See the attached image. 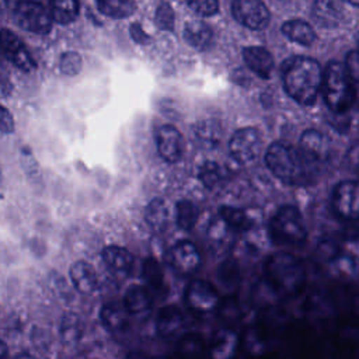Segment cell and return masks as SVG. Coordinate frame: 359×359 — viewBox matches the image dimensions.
<instances>
[{
  "label": "cell",
  "instance_id": "1",
  "mask_svg": "<svg viewBox=\"0 0 359 359\" xmlns=\"http://www.w3.org/2000/svg\"><path fill=\"white\" fill-rule=\"evenodd\" d=\"M324 72L317 60L293 56L282 66V81L286 93L302 105H313L323 86Z\"/></svg>",
  "mask_w": 359,
  "mask_h": 359
},
{
  "label": "cell",
  "instance_id": "31",
  "mask_svg": "<svg viewBox=\"0 0 359 359\" xmlns=\"http://www.w3.org/2000/svg\"><path fill=\"white\" fill-rule=\"evenodd\" d=\"M247 352L255 358L266 355V337L264 330L261 328H250L247 330L244 338L241 339Z\"/></svg>",
  "mask_w": 359,
  "mask_h": 359
},
{
  "label": "cell",
  "instance_id": "41",
  "mask_svg": "<svg viewBox=\"0 0 359 359\" xmlns=\"http://www.w3.org/2000/svg\"><path fill=\"white\" fill-rule=\"evenodd\" d=\"M129 31H130V35H132V38L135 39V42L146 43V42L150 39V36H149V35H146V32L142 29L140 24H137V22L132 24V25H130V28H129Z\"/></svg>",
  "mask_w": 359,
  "mask_h": 359
},
{
  "label": "cell",
  "instance_id": "29",
  "mask_svg": "<svg viewBox=\"0 0 359 359\" xmlns=\"http://www.w3.org/2000/svg\"><path fill=\"white\" fill-rule=\"evenodd\" d=\"M80 4L73 0H56L50 3L52 20L59 24H69L79 15Z\"/></svg>",
  "mask_w": 359,
  "mask_h": 359
},
{
  "label": "cell",
  "instance_id": "9",
  "mask_svg": "<svg viewBox=\"0 0 359 359\" xmlns=\"http://www.w3.org/2000/svg\"><path fill=\"white\" fill-rule=\"evenodd\" d=\"M233 17L250 29H264L271 18L268 7L259 0H236L231 4Z\"/></svg>",
  "mask_w": 359,
  "mask_h": 359
},
{
  "label": "cell",
  "instance_id": "16",
  "mask_svg": "<svg viewBox=\"0 0 359 359\" xmlns=\"http://www.w3.org/2000/svg\"><path fill=\"white\" fill-rule=\"evenodd\" d=\"M240 342L241 341L234 331L219 330L208 346L210 359H234L240 348Z\"/></svg>",
  "mask_w": 359,
  "mask_h": 359
},
{
  "label": "cell",
  "instance_id": "6",
  "mask_svg": "<svg viewBox=\"0 0 359 359\" xmlns=\"http://www.w3.org/2000/svg\"><path fill=\"white\" fill-rule=\"evenodd\" d=\"M13 18L20 28L35 34H46L52 27V14L39 1L13 3Z\"/></svg>",
  "mask_w": 359,
  "mask_h": 359
},
{
  "label": "cell",
  "instance_id": "4",
  "mask_svg": "<svg viewBox=\"0 0 359 359\" xmlns=\"http://www.w3.org/2000/svg\"><path fill=\"white\" fill-rule=\"evenodd\" d=\"M321 93L325 105L334 114L348 112L358 98L345 65L339 62H330L327 65L323 76Z\"/></svg>",
  "mask_w": 359,
  "mask_h": 359
},
{
  "label": "cell",
  "instance_id": "27",
  "mask_svg": "<svg viewBox=\"0 0 359 359\" xmlns=\"http://www.w3.org/2000/svg\"><path fill=\"white\" fill-rule=\"evenodd\" d=\"M206 346L202 337L195 332L182 334L177 346L180 356L184 359H199L203 355Z\"/></svg>",
  "mask_w": 359,
  "mask_h": 359
},
{
  "label": "cell",
  "instance_id": "33",
  "mask_svg": "<svg viewBox=\"0 0 359 359\" xmlns=\"http://www.w3.org/2000/svg\"><path fill=\"white\" fill-rule=\"evenodd\" d=\"M219 215L227 226H230L236 230H245L251 224L247 213L244 210L238 209V208H234V206H220L219 208Z\"/></svg>",
  "mask_w": 359,
  "mask_h": 359
},
{
  "label": "cell",
  "instance_id": "35",
  "mask_svg": "<svg viewBox=\"0 0 359 359\" xmlns=\"http://www.w3.org/2000/svg\"><path fill=\"white\" fill-rule=\"evenodd\" d=\"M156 25L163 31H172L174 28V11L165 1H161L156 8Z\"/></svg>",
  "mask_w": 359,
  "mask_h": 359
},
{
  "label": "cell",
  "instance_id": "36",
  "mask_svg": "<svg viewBox=\"0 0 359 359\" xmlns=\"http://www.w3.org/2000/svg\"><path fill=\"white\" fill-rule=\"evenodd\" d=\"M59 66L63 74L74 76L81 69V56L77 52H65L60 56Z\"/></svg>",
  "mask_w": 359,
  "mask_h": 359
},
{
  "label": "cell",
  "instance_id": "3",
  "mask_svg": "<svg viewBox=\"0 0 359 359\" xmlns=\"http://www.w3.org/2000/svg\"><path fill=\"white\" fill-rule=\"evenodd\" d=\"M265 276L275 292L286 296L300 293L306 282L302 262L289 252L269 255L265 262Z\"/></svg>",
  "mask_w": 359,
  "mask_h": 359
},
{
  "label": "cell",
  "instance_id": "34",
  "mask_svg": "<svg viewBox=\"0 0 359 359\" xmlns=\"http://www.w3.org/2000/svg\"><path fill=\"white\" fill-rule=\"evenodd\" d=\"M198 177L208 189H212L220 180V167L215 161H205L199 168Z\"/></svg>",
  "mask_w": 359,
  "mask_h": 359
},
{
  "label": "cell",
  "instance_id": "43",
  "mask_svg": "<svg viewBox=\"0 0 359 359\" xmlns=\"http://www.w3.org/2000/svg\"><path fill=\"white\" fill-rule=\"evenodd\" d=\"M128 359H147L142 352H132L129 356H128Z\"/></svg>",
  "mask_w": 359,
  "mask_h": 359
},
{
  "label": "cell",
  "instance_id": "8",
  "mask_svg": "<svg viewBox=\"0 0 359 359\" xmlns=\"http://www.w3.org/2000/svg\"><path fill=\"white\" fill-rule=\"evenodd\" d=\"M229 150L231 157L241 164L252 161L261 150L259 132L251 126L236 130L229 142Z\"/></svg>",
  "mask_w": 359,
  "mask_h": 359
},
{
  "label": "cell",
  "instance_id": "30",
  "mask_svg": "<svg viewBox=\"0 0 359 359\" xmlns=\"http://www.w3.org/2000/svg\"><path fill=\"white\" fill-rule=\"evenodd\" d=\"M97 7L112 18H126L136 10V4L129 0H101L97 3Z\"/></svg>",
  "mask_w": 359,
  "mask_h": 359
},
{
  "label": "cell",
  "instance_id": "26",
  "mask_svg": "<svg viewBox=\"0 0 359 359\" xmlns=\"http://www.w3.org/2000/svg\"><path fill=\"white\" fill-rule=\"evenodd\" d=\"M60 337L66 344H76L84 334V323L76 313H66L60 321Z\"/></svg>",
  "mask_w": 359,
  "mask_h": 359
},
{
  "label": "cell",
  "instance_id": "13",
  "mask_svg": "<svg viewBox=\"0 0 359 359\" xmlns=\"http://www.w3.org/2000/svg\"><path fill=\"white\" fill-rule=\"evenodd\" d=\"M1 48H3L4 56L10 62H13L20 70L29 72L35 69L36 63L31 57L24 43L18 39V36L14 32L8 31L7 28L1 29Z\"/></svg>",
  "mask_w": 359,
  "mask_h": 359
},
{
  "label": "cell",
  "instance_id": "25",
  "mask_svg": "<svg viewBox=\"0 0 359 359\" xmlns=\"http://www.w3.org/2000/svg\"><path fill=\"white\" fill-rule=\"evenodd\" d=\"M342 4L335 1H316L313 6V15L323 27H337L342 21Z\"/></svg>",
  "mask_w": 359,
  "mask_h": 359
},
{
  "label": "cell",
  "instance_id": "7",
  "mask_svg": "<svg viewBox=\"0 0 359 359\" xmlns=\"http://www.w3.org/2000/svg\"><path fill=\"white\" fill-rule=\"evenodd\" d=\"M332 208L338 216L346 220L359 219V182L342 181L332 191Z\"/></svg>",
  "mask_w": 359,
  "mask_h": 359
},
{
  "label": "cell",
  "instance_id": "45",
  "mask_svg": "<svg viewBox=\"0 0 359 359\" xmlns=\"http://www.w3.org/2000/svg\"><path fill=\"white\" fill-rule=\"evenodd\" d=\"M154 359H168V358H165V356H160V358H154Z\"/></svg>",
  "mask_w": 359,
  "mask_h": 359
},
{
  "label": "cell",
  "instance_id": "15",
  "mask_svg": "<svg viewBox=\"0 0 359 359\" xmlns=\"http://www.w3.org/2000/svg\"><path fill=\"white\" fill-rule=\"evenodd\" d=\"M185 325V317L181 309L175 304L164 306L158 310L156 320V330L163 338H177L182 337L181 332Z\"/></svg>",
  "mask_w": 359,
  "mask_h": 359
},
{
  "label": "cell",
  "instance_id": "42",
  "mask_svg": "<svg viewBox=\"0 0 359 359\" xmlns=\"http://www.w3.org/2000/svg\"><path fill=\"white\" fill-rule=\"evenodd\" d=\"M11 359H35L32 355H29L28 352H21V353H18V355H15V356H13Z\"/></svg>",
  "mask_w": 359,
  "mask_h": 359
},
{
  "label": "cell",
  "instance_id": "40",
  "mask_svg": "<svg viewBox=\"0 0 359 359\" xmlns=\"http://www.w3.org/2000/svg\"><path fill=\"white\" fill-rule=\"evenodd\" d=\"M1 132L6 135V133H10L14 130V123H13V116L11 114L8 112V109L6 107L1 108Z\"/></svg>",
  "mask_w": 359,
  "mask_h": 359
},
{
  "label": "cell",
  "instance_id": "24",
  "mask_svg": "<svg viewBox=\"0 0 359 359\" xmlns=\"http://www.w3.org/2000/svg\"><path fill=\"white\" fill-rule=\"evenodd\" d=\"M102 259L112 271L119 273H128L133 265V255L119 245H107L102 250Z\"/></svg>",
  "mask_w": 359,
  "mask_h": 359
},
{
  "label": "cell",
  "instance_id": "14",
  "mask_svg": "<svg viewBox=\"0 0 359 359\" xmlns=\"http://www.w3.org/2000/svg\"><path fill=\"white\" fill-rule=\"evenodd\" d=\"M158 154L168 163H177L182 156V136L172 125H163L156 130Z\"/></svg>",
  "mask_w": 359,
  "mask_h": 359
},
{
  "label": "cell",
  "instance_id": "37",
  "mask_svg": "<svg viewBox=\"0 0 359 359\" xmlns=\"http://www.w3.org/2000/svg\"><path fill=\"white\" fill-rule=\"evenodd\" d=\"M345 69L349 74L351 81L356 90V95L359 98V50L348 52L345 57Z\"/></svg>",
  "mask_w": 359,
  "mask_h": 359
},
{
  "label": "cell",
  "instance_id": "23",
  "mask_svg": "<svg viewBox=\"0 0 359 359\" xmlns=\"http://www.w3.org/2000/svg\"><path fill=\"white\" fill-rule=\"evenodd\" d=\"M282 32L292 42L303 46H310L316 41V32L313 27L303 20L285 21L282 25Z\"/></svg>",
  "mask_w": 359,
  "mask_h": 359
},
{
  "label": "cell",
  "instance_id": "18",
  "mask_svg": "<svg viewBox=\"0 0 359 359\" xmlns=\"http://www.w3.org/2000/svg\"><path fill=\"white\" fill-rule=\"evenodd\" d=\"M184 39L189 46L198 50H206L213 43V29L206 22L194 20L185 24Z\"/></svg>",
  "mask_w": 359,
  "mask_h": 359
},
{
  "label": "cell",
  "instance_id": "19",
  "mask_svg": "<svg viewBox=\"0 0 359 359\" xmlns=\"http://www.w3.org/2000/svg\"><path fill=\"white\" fill-rule=\"evenodd\" d=\"M128 314L129 313L126 311L125 307H121L119 304H115V303H108L101 307L100 320L108 332L119 334V332H125L129 327Z\"/></svg>",
  "mask_w": 359,
  "mask_h": 359
},
{
  "label": "cell",
  "instance_id": "39",
  "mask_svg": "<svg viewBox=\"0 0 359 359\" xmlns=\"http://www.w3.org/2000/svg\"><path fill=\"white\" fill-rule=\"evenodd\" d=\"M143 275L153 285H157V283L161 282V269H160L158 264L153 259H146L144 261Z\"/></svg>",
  "mask_w": 359,
  "mask_h": 359
},
{
  "label": "cell",
  "instance_id": "28",
  "mask_svg": "<svg viewBox=\"0 0 359 359\" xmlns=\"http://www.w3.org/2000/svg\"><path fill=\"white\" fill-rule=\"evenodd\" d=\"M194 132H195V136L198 137V140L203 144H208V146H213L216 147V144L220 142L222 139V133H223V129L220 126V123L215 119H206V121H202V122H198L194 128Z\"/></svg>",
  "mask_w": 359,
  "mask_h": 359
},
{
  "label": "cell",
  "instance_id": "44",
  "mask_svg": "<svg viewBox=\"0 0 359 359\" xmlns=\"http://www.w3.org/2000/svg\"><path fill=\"white\" fill-rule=\"evenodd\" d=\"M257 359H279V358H276L275 355H264V356H259Z\"/></svg>",
  "mask_w": 359,
  "mask_h": 359
},
{
  "label": "cell",
  "instance_id": "38",
  "mask_svg": "<svg viewBox=\"0 0 359 359\" xmlns=\"http://www.w3.org/2000/svg\"><path fill=\"white\" fill-rule=\"evenodd\" d=\"M187 4L191 10H194L196 14L202 17L213 15L219 10V3L215 0H195V1H188Z\"/></svg>",
  "mask_w": 359,
  "mask_h": 359
},
{
  "label": "cell",
  "instance_id": "12",
  "mask_svg": "<svg viewBox=\"0 0 359 359\" xmlns=\"http://www.w3.org/2000/svg\"><path fill=\"white\" fill-rule=\"evenodd\" d=\"M167 261L170 266L180 275H189L196 271L201 262L199 252L196 247L191 241H178L175 243L168 254H167Z\"/></svg>",
  "mask_w": 359,
  "mask_h": 359
},
{
  "label": "cell",
  "instance_id": "11",
  "mask_svg": "<svg viewBox=\"0 0 359 359\" xmlns=\"http://www.w3.org/2000/svg\"><path fill=\"white\" fill-rule=\"evenodd\" d=\"M187 304L199 313H208L219 304V294L208 280H192L185 289Z\"/></svg>",
  "mask_w": 359,
  "mask_h": 359
},
{
  "label": "cell",
  "instance_id": "10",
  "mask_svg": "<svg viewBox=\"0 0 359 359\" xmlns=\"http://www.w3.org/2000/svg\"><path fill=\"white\" fill-rule=\"evenodd\" d=\"M299 150L314 168H318L331 156V142L320 130L307 129L300 137Z\"/></svg>",
  "mask_w": 359,
  "mask_h": 359
},
{
  "label": "cell",
  "instance_id": "21",
  "mask_svg": "<svg viewBox=\"0 0 359 359\" xmlns=\"http://www.w3.org/2000/svg\"><path fill=\"white\" fill-rule=\"evenodd\" d=\"M153 297L142 285H132L123 294V307L129 314H143L151 309Z\"/></svg>",
  "mask_w": 359,
  "mask_h": 359
},
{
  "label": "cell",
  "instance_id": "32",
  "mask_svg": "<svg viewBox=\"0 0 359 359\" xmlns=\"http://www.w3.org/2000/svg\"><path fill=\"white\" fill-rule=\"evenodd\" d=\"M198 208L194 202L182 199L175 205V219L178 227L182 230H191L198 219Z\"/></svg>",
  "mask_w": 359,
  "mask_h": 359
},
{
  "label": "cell",
  "instance_id": "2",
  "mask_svg": "<svg viewBox=\"0 0 359 359\" xmlns=\"http://www.w3.org/2000/svg\"><path fill=\"white\" fill-rule=\"evenodd\" d=\"M265 163L276 178L290 185L310 182L317 170L306 160L299 149L283 142H275L268 147Z\"/></svg>",
  "mask_w": 359,
  "mask_h": 359
},
{
  "label": "cell",
  "instance_id": "20",
  "mask_svg": "<svg viewBox=\"0 0 359 359\" xmlns=\"http://www.w3.org/2000/svg\"><path fill=\"white\" fill-rule=\"evenodd\" d=\"M70 279L74 287L83 294H91L97 289V273L86 261H76L70 266Z\"/></svg>",
  "mask_w": 359,
  "mask_h": 359
},
{
  "label": "cell",
  "instance_id": "22",
  "mask_svg": "<svg viewBox=\"0 0 359 359\" xmlns=\"http://www.w3.org/2000/svg\"><path fill=\"white\" fill-rule=\"evenodd\" d=\"M144 219L151 230L164 231L171 220L168 203L161 198H154L149 202L144 210Z\"/></svg>",
  "mask_w": 359,
  "mask_h": 359
},
{
  "label": "cell",
  "instance_id": "17",
  "mask_svg": "<svg viewBox=\"0 0 359 359\" xmlns=\"http://www.w3.org/2000/svg\"><path fill=\"white\" fill-rule=\"evenodd\" d=\"M245 65L261 79H269L273 69L272 55L261 46H247L243 49Z\"/></svg>",
  "mask_w": 359,
  "mask_h": 359
},
{
  "label": "cell",
  "instance_id": "5",
  "mask_svg": "<svg viewBox=\"0 0 359 359\" xmlns=\"http://www.w3.org/2000/svg\"><path fill=\"white\" fill-rule=\"evenodd\" d=\"M269 233L275 243L299 245L307 237V229L297 208L285 205L276 210L269 222Z\"/></svg>",
  "mask_w": 359,
  "mask_h": 359
}]
</instances>
